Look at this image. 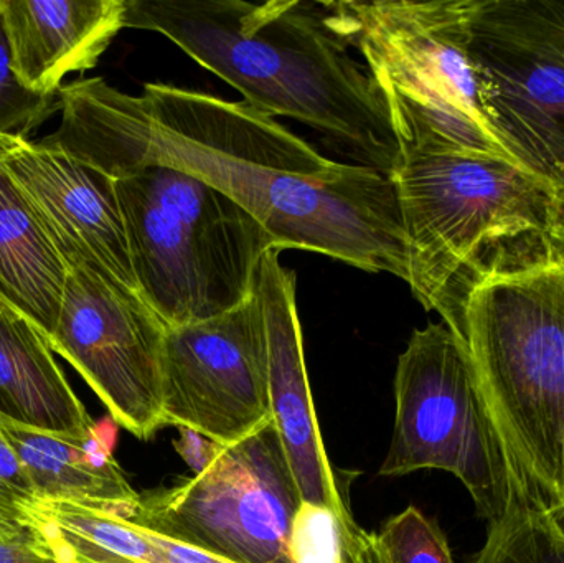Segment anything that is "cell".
Returning a JSON list of instances; mask_svg holds the SVG:
<instances>
[{
    "mask_svg": "<svg viewBox=\"0 0 564 563\" xmlns=\"http://www.w3.org/2000/svg\"><path fill=\"white\" fill-rule=\"evenodd\" d=\"M387 96L398 144L516 159L487 119L470 48L476 0L322 2Z\"/></svg>",
    "mask_w": 564,
    "mask_h": 563,
    "instance_id": "8992f818",
    "label": "cell"
},
{
    "mask_svg": "<svg viewBox=\"0 0 564 563\" xmlns=\"http://www.w3.org/2000/svg\"><path fill=\"white\" fill-rule=\"evenodd\" d=\"M181 430V440L175 442V450L181 453L182 458L194 468L195 475L204 472L215 458L224 446L210 442L205 436L198 433L191 432V430Z\"/></svg>",
    "mask_w": 564,
    "mask_h": 563,
    "instance_id": "d4e9b609",
    "label": "cell"
},
{
    "mask_svg": "<svg viewBox=\"0 0 564 563\" xmlns=\"http://www.w3.org/2000/svg\"><path fill=\"white\" fill-rule=\"evenodd\" d=\"M463 340L503 448L564 516V268L487 278L467 301Z\"/></svg>",
    "mask_w": 564,
    "mask_h": 563,
    "instance_id": "277c9868",
    "label": "cell"
},
{
    "mask_svg": "<svg viewBox=\"0 0 564 563\" xmlns=\"http://www.w3.org/2000/svg\"><path fill=\"white\" fill-rule=\"evenodd\" d=\"M62 121L40 145L108 177L152 165L178 169L253 215L278 250L325 255L406 281V245L387 172L318 154L273 116L245 101L145 83L141 95L102 78L58 91Z\"/></svg>",
    "mask_w": 564,
    "mask_h": 563,
    "instance_id": "6da1fadb",
    "label": "cell"
},
{
    "mask_svg": "<svg viewBox=\"0 0 564 563\" xmlns=\"http://www.w3.org/2000/svg\"><path fill=\"white\" fill-rule=\"evenodd\" d=\"M13 72L30 91L58 95L98 65L126 19V0H0Z\"/></svg>",
    "mask_w": 564,
    "mask_h": 563,
    "instance_id": "5bb4252c",
    "label": "cell"
},
{
    "mask_svg": "<svg viewBox=\"0 0 564 563\" xmlns=\"http://www.w3.org/2000/svg\"><path fill=\"white\" fill-rule=\"evenodd\" d=\"M0 167L22 192L66 268L138 291L115 178L36 141L0 134Z\"/></svg>",
    "mask_w": 564,
    "mask_h": 563,
    "instance_id": "7c38bea8",
    "label": "cell"
},
{
    "mask_svg": "<svg viewBox=\"0 0 564 563\" xmlns=\"http://www.w3.org/2000/svg\"><path fill=\"white\" fill-rule=\"evenodd\" d=\"M271 422L270 350L257 290L221 316L167 329L164 426L231 446Z\"/></svg>",
    "mask_w": 564,
    "mask_h": 563,
    "instance_id": "8fae6325",
    "label": "cell"
},
{
    "mask_svg": "<svg viewBox=\"0 0 564 563\" xmlns=\"http://www.w3.org/2000/svg\"><path fill=\"white\" fill-rule=\"evenodd\" d=\"M542 243L543 263L564 268V187L553 191L549 225Z\"/></svg>",
    "mask_w": 564,
    "mask_h": 563,
    "instance_id": "cb8c5ba5",
    "label": "cell"
},
{
    "mask_svg": "<svg viewBox=\"0 0 564 563\" xmlns=\"http://www.w3.org/2000/svg\"><path fill=\"white\" fill-rule=\"evenodd\" d=\"M393 439L380 476L440 469L456 476L477 516L506 515L522 478L484 405L466 344L446 324L414 331L398 359Z\"/></svg>",
    "mask_w": 564,
    "mask_h": 563,
    "instance_id": "52a82bcc",
    "label": "cell"
},
{
    "mask_svg": "<svg viewBox=\"0 0 564 563\" xmlns=\"http://www.w3.org/2000/svg\"><path fill=\"white\" fill-rule=\"evenodd\" d=\"M470 48L503 148L564 187V0H476Z\"/></svg>",
    "mask_w": 564,
    "mask_h": 563,
    "instance_id": "9c48e42d",
    "label": "cell"
},
{
    "mask_svg": "<svg viewBox=\"0 0 564 563\" xmlns=\"http://www.w3.org/2000/svg\"><path fill=\"white\" fill-rule=\"evenodd\" d=\"M66 277L65 261L0 167V297L29 317L45 343L58 321Z\"/></svg>",
    "mask_w": 564,
    "mask_h": 563,
    "instance_id": "e0dca14e",
    "label": "cell"
},
{
    "mask_svg": "<svg viewBox=\"0 0 564 563\" xmlns=\"http://www.w3.org/2000/svg\"><path fill=\"white\" fill-rule=\"evenodd\" d=\"M361 528L351 515L302 502L289 535L291 563H357Z\"/></svg>",
    "mask_w": 564,
    "mask_h": 563,
    "instance_id": "d6986e66",
    "label": "cell"
},
{
    "mask_svg": "<svg viewBox=\"0 0 564 563\" xmlns=\"http://www.w3.org/2000/svg\"><path fill=\"white\" fill-rule=\"evenodd\" d=\"M357 563H388L378 545L377 534H370L365 529H361L358 541Z\"/></svg>",
    "mask_w": 564,
    "mask_h": 563,
    "instance_id": "484cf974",
    "label": "cell"
},
{
    "mask_svg": "<svg viewBox=\"0 0 564 563\" xmlns=\"http://www.w3.org/2000/svg\"><path fill=\"white\" fill-rule=\"evenodd\" d=\"M302 499L274 422L224 446L184 485L145 492L129 518L231 563H291L289 535Z\"/></svg>",
    "mask_w": 564,
    "mask_h": 563,
    "instance_id": "ba28073f",
    "label": "cell"
},
{
    "mask_svg": "<svg viewBox=\"0 0 564 563\" xmlns=\"http://www.w3.org/2000/svg\"><path fill=\"white\" fill-rule=\"evenodd\" d=\"M39 501L25 468L0 435V529H26V516Z\"/></svg>",
    "mask_w": 564,
    "mask_h": 563,
    "instance_id": "7402d4cb",
    "label": "cell"
},
{
    "mask_svg": "<svg viewBox=\"0 0 564 563\" xmlns=\"http://www.w3.org/2000/svg\"><path fill=\"white\" fill-rule=\"evenodd\" d=\"M258 297L270 350L271 419L280 435L302 502L350 515L338 491L315 419L301 323L295 304V274L281 263V250L268 251L257 277Z\"/></svg>",
    "mask_w": 564,
    "mask_h": 563,
    "instance_id": "4fadbf2b",
    "label": "cell"
},
{
    "mask_svg": "<svg viewBox=\"0 0 564 563\" xmlns=\"http://www.w3.org/2000/svg\"><path fill=\"white\" fill-rule=\"evenodd\" d=\"M0 416L58 435H95L99 426L66 380L29 317L0 297Z\"/></svg>",
    "mask_w": 564,
    "mask_h": 563,
    "instance_id": "2e32d148",
    "label": "cell"
},
{
    "mask_svg": "<svg viewBox=\"0 0 564 563\" xmlns=\"http://www.w3.org/2000/svg\"><path fill=\"white\" fill-rule=\"evenodd\" d=\"M0 435L12 446L40 501L128 511L141 495L134 491L112 455V440L95 435H58L0 416Z\"/></svg>",
    "mask_w": 564,
    "mask_h": 563,
    "instance_id": "9a60e30c",
    "label": "cell"
},
{
    "mask_svg": "<svg viewBox=\"0 0 564 563\" xmlns=\"http://www.w3.org/2000/svg\"><path fill=\"white\" fill-rule=\"evenodd\" d=\"M56 111H59L58 95L30 91L17 78L0 15V134L29 139L30 132Z\"/></svg>",
    "mask_w": 564,
    "mask_h": 563,
    "instance_id": "44dd1931",
    "label": "cell"
},
{
    "mask_svg": "<svg viewBox=\"0 0 564 563\" xmlns=\"http://www.w3.org/2000/svg\"><path fill=\"white\" fill-rule=\"evenodd\" d=\"M377 541L388 563H456L440 526L414 506L384 522Z\"/></svg>",
    "mask_w": 564,
    "mask_h": 563,
    "instance_id": "ffe728a7",
    "label": "cell"
},
{
    "mask_svg": "<svg viewBox=\"0 0 564 563\" xmlns=\"http://www.w3.org/2000/svg\"><path fill=\"white\" fill-rule=\"evenodd\" d=\"M126 29L167 36L270 116L297 119L390 174L400 155L387 96L308 0H126Z\"/></svg>",
    "mask_w": 564,
    "mask_h": 563,
    "instance_id": "7a4b0ae2",
    "label": "cell"
},
{
    "mask_svg": "<svg viewBox=\"0 0 564 563\" xmlns=\"http://www.w3.org/2000/svg\"><path fill=\"white\" fill-rule=\"evenodd\" d=\"M413 296L463 339L487 278L543 263L553 188L500 155L400 144L390 172Z\"/></svg>",
    "mask_w": 564,
    "mask_h": 563,
    "instance_id": "3957f363",
    "label": "cell"
},
{
    "mask_svg": "<svg viewBox=\"0 0 564 563\" xmlns=\"http://www.w3.org/2000/svg\"><path fill=\"white\" fill-rule=\"evenodd\" d=\"M564 516L525 478L513 488L502 518L467 563H564Z\"/></svg>",
    "mask_w": 564,
    "mask_h": 563,
    "instance_id": "ac0fdd59",
    "label": "cell"
},
{
    "mask_svg": "<svg viewBox=\"0 0 564 563\" xmlns=\"http://www.w3.org/2000/svg\"><path fill=\"white\" fill-rule=\"evenodd\" d=\"M115 184L139 294L167 329L221 316L253 294L276 245L240 204L162 165Z\"/></svg>",
    "mask_w": 564,
    "mask_h": 563,
    "instance_id": "5b68a950",
    "label": "cell"
},
{
    "mask_svg": "<svg viewBox=\"0 0 564 563\" xmlns=\"http://www.w3.org/2000/svg\"><path fill=\"white\" fill-rule=\"evenodd\" d=\"M0 563H55L29 528L0 529Z\"/></svg>",
    "mask_w": 564,
    "mask_h": 563,
    "instance_id": "603a6c76",
    "label": "cell"
},
{
    "mask_svg": "<svg viewBox=\"0 0 564 563\" xmlns=\"http://www.w3.org/2000/svg\"><path fill=\"white\" fill-rule=\"evenodd\" d=\"M167 326L138 291L88 267L68 268L62 310L46 339L139 440L164 426Z\"/></svg>",
    "mask_w": 564,
    "mask_h": 563,
    "instance_id": "30bf717a",
    "label": "cell"
}]
</instances>
